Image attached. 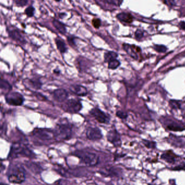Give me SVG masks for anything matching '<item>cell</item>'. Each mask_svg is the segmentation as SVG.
Wrapping results in <instances>:
<instances>
[{"label": "cell", "instance_id": "836d02e7", "mask_svg": "<svg viewBox=\"0 0 185 185\" xmlns=\"http://www.w3.org/2000/svg\"><path fill=\"white\" fill-rule=\"evenodd\" d=\"M135 35L136 39H138V40H140V39H142L143 36V33L142 30L138 29V30H136L135 33Z\"/></svg>", "mask_w": 185, "mask_h": 185}, {"label": "cell", "instance_id": "7a4b0ae2", "mask_svg": "<svg viewBox=\"0 0 185 185\" xmlns=\"http://www.w3.org/2000/svg\"><path fill=\"white\" fill-rule=\"evenodd\" d=\"M36 154L27 144L22 142H14L10 146V150L8 155V159L13 160L20 156L33 158Z\"/></svg>", "mask_w": 185, "mask_h": 185}, {"label": "cell", "instance_id": "cb8c5ba5", "mask_svg": "<svg viewBox=\"0 0 185 185\" xmlns=\"http://www.w3.org/2000/svg\"><path fill=\"white\" fill-rule=\"evenodd\" d=\"M36 11V8L33 6L31 5L28 7L25 10V13L28 18H32L34 15V12Z\"/></svg>", "mask_w": 185, "mask_h": 185}, {"label": "cell", "instance_id": "30bf717a", "mask_svg": "<svg viewBox=\"0 0 185 185\" xmlns=\"http://www.w3.org/2000/svg\"><path fill=\"white\" fill-rule=\"evenodd\" d=\"M86 136L89 140L95 141L101 140L103 135L101 129L98 127H89L87 129Z\"/></svg>", "mask_w": 185, "mask_h": 185}, {"label": "cell", "instance_id": "74e56055", "mask_svg": "<svg viewBox=\"0 0 185 185\" xmlns=\"http://www.w3.org/2000/svg\"><path fill=\"white\" fill-rule=\"evenodd\" d=\"M54 1H56V2H61L62 0H54Z\"/></svg>", "mask_w": 185, "mask_h": 185}, {"label": "cell", "instance_id": "484cf974", "mask_svg": "<svg viewBox=\"0 0 185 185\" xmlns=\"http://www.w3.org/2000/svg\"><path fill=\"white\" fill-rule=\"evenodd\" d=\"M15 4L19 7H24L27 5L29 0H13Z\"/></svg>", "mask_w": 185, "mask_h": 185}, {"label": "cell", "instance_id": "4316f807", "mask_svg": "<svg viewBox=\"0 0 185 185\" xmlns=\"http://www.w3.org/2000/svg\"><path fill=\"white\" fill-rule=\"evenodd\" d=\"M154 49L158 53H165L167 50V47L164 45H155L154 46Z\"/></svg>", "mask_w": 185, "mask_h": 185}, {"label": "cell", "instance_id": "d6986e66", "mask_svg": "<svg viewBox=\"0 0 185 185\" xmlns=\"http://www.w3.org/2000/svg\"><path fill=\"white\" fill-rule=\"evenodd\" d=\"M118 57V54L114 51H107L104 54V61L105 63H110Z\"/></svg>", "mask_w": 185, "mask_h": 185}, {"label": "cell", "instance_id": "d6a6232c", "mask_svg": "<svg viewBox=\"0 0 185 185\" xmlns=\"http://www.w3.org/2000/svg\"><path fill=\"white\" fill-rule=\"evenodd\" d=\"M34 95L36 96V97L37 98V99L41 100V101L48 100L47 97H46L45 96L42 95V94L40 93H37V92H34Z\"/></svg>", "mask_w": 185, "mask_h": 185}, {"label": "cell", "instance_id": "9c48e42d", "mask_svg": "<svg viewBox=\"0 0 185 185\" xmlns=\"http://www.w3.org/2000/svg\"><path fill=\"white\" fill-rule=\"evenodd\" d=\"M7 31L8 33L9 37L14 41L18 42L19 43L23 45H26L27 43V41L22 35L20 29L14 26H11L7 28Z\"/></svg>", "mask_w": 185, "mask_h": 185}, {"label": "cell", "instance_id": "3957f363", "mask_svg": "<svg viewBox=\"0 0 185 185\" xmlns=\"http://www.w3.org/2000/svg\"><path fill=\"white\" fill-rule=\"evenodd\" d=\"M73 155L78 158L80 161L87 167H94L99 162V157L93 152L86 150H77L74 151Z\"/></svg>", "mask_w": 185, "mask_h": 185}, {"label": "cell", "instance_id": "83f0119b", "mask_svg": "<svg viewBox=\"0 0 185 185\" xmlns=\"http://www.w3.org/2000/svg\"><path fill=\"white\" fill-rule=\"evenodd\" d=\"M92 24L96 29H99L102 25V21L100 19L95 18L92 20Z\"/></svg>", "mask_w": 185, "mask_h": 185}, {"label": "cell", "instance_id": "52a82bcc", "mask_svg": "<svg viewBox=\"0 0 185 185\" xmlns=\"http://www.w3.org/2000/svg\"><path fill=\"white\" fill-rule=\"evenodd\" d=\"M6 103L12 106H21L24 105L25 99L24 95L18 92H9L5 94Z\"/></svg>", "mask_w": 185, "mask_h": 185}, {"label": "cell", "instance_id": "5bb4252c", "mask_svg": "<svg viewBox=\"0 0 185 185\" xmlns=\"http://www.w3.org/2000/svg\"><path fill=\"white\" fill-rule=\"evenodd\" d=\"M52 24L55 29L62 35H65L67 33V28L66 25L58 19H54L52 21Z\"/></svg>", "mask_w": 185, "mask_h": 185}, {"label": "cell", "instance_id": "8d00e7d4", "mask_svg": "<svg viewBox=\"0 0 185 185\" xmlns=\"http://www.w3.org/2000/svg\"><path fill=\"white\" fill-rule=\"evenodd\" d=\"M66 15V14L65 13H61L59 14V18L61 19H63Z\"/></svg>", "mask_w": 185, "mask_h": 185}, {"label": "cell", "instance_id": "44dd1931", "mask_svg": "<svg viewBox=\"0 0 185 185\" xmlns=\"http://www.w3.org/2000/svg\"><path fill=\"white\" fill-rule=\"evenodd\" d=\"M1 90H7L10 92L12 90V87L7 81L1 79Z\"/></svg>", "mask_w": 185, "mask_h": 185}, {"label": "cell", "instance_id": "2e32d148", "mask_svg": "<svg viewBox=\"0 0 185 185\" xmlns=\"http://www.w3.org/2000/svg\"><path fill=\"white\" fill-rule=\"evenodd\" d=\"M55 43L58 50L59 51L60 53L62 54H64L65 53H67L68 48L65 42L63 40L59 38H55Z\"/></svg>", "mask_w": 185, "mask_h": 185}, {"label": "cell", "instance_id": "d590c367", "mask_svg": "<svg viewBox=\"0 0 185 185\" xmlns=\"http://www.w3.org/2000/svg\"><path fill=\"white\" fill-rule=\"evenodd\" d=\"M60 73L61 72H60V70L59 69V68H56L53 70V73L57 74V75H59L60 74Z\"/></svg>", "mask_w": 185, "mask_h": 185}, {"label": "cell", "instance_id": "f1b7e54d", "mask_svg": "<svg viewBox=\"0 0 185 185\" xmlns=\"http://www.w3.org/2000/svg\"><path fill=\"white\" fill-rule=\"evenodd\" d=\"M108 4H113L115 6H120L122 3L123 0H101Z\"/></svg>", "mask_w": 185, "mask_h": 185}, {"label": "cell", "instance_id": "ba28073f", "mask_svg": "<svg viewBox=\"0 0 185 185\" xmlns=\"http://www.w3.org/2000/svg\"><path fill=\"white\" fill-rule=\"evenodd\" d=\"M95 120L102 124H109L110 121V117L98 107H94L89 111Z\"/></svg>", "mask_w": 185, "mask_h": 185}, {"label": "cell", "instance_id": "277c9868", "mask_svg": "<svg viewBox=\"0 0 185 185\" xmlns=\"http://www.w3.org/2000/svg\"><path fill=\"white\" fill-rule=\"evenodd\" d=\"M7 178L10 183L20 184L26 180V174L24 168L19 164L10 166L7 172Z\"/></svg>", "mask_w": 185, "mask_h": 185}, {"label": "cell", "instance_id": "f35d334b", "mask_svg": "<svg viewBox=\"0 0 185 185\" xmlns=\"http://www.w3.org/2000/svg\"><path fill=\"white\" fill-rule=\"evenodd\" d=\"M22 27L24 28H26V26H25V24H22Z\"/></svg>", "mask_w": 185, "mask_h": 185}, {"label": "cell", "instance_id": "9a60e30c", "mask_svg": "<svg viewBox=\"0 0 185 185\" xmlns=\"http://www.w3.org/2000/svg\"><path fill=\"white\" fill-rule=\"evenodd\" d=\"M28 84L33 89L36 90H40L43 86V83L39 77H33L28 80Z\"/></svg>", "mask_w": 185, "mask_h": 185}, {"label": "cell", "instance_id": "f546056e", "mask_svg": "<svg viewBox=\"0 0 185 185\" xmlns=\"http://www.w3.org/2000/svg\"><path fill=\"white\" fill-rule=\"evenodd\" d=\"M143 144H144V146L148 148H155L156 147V144L155 142L149 141L146 140H143Z\"/></svg>", "mask_w": 185, "mask_h": 185}, {"label": "cell", "instance_id": "5b68a950", "mask_svg": "<svg viewBox=\"0 0 185 185\" xmlns=\"http://www.w3.org/2000/svg\"><path fill=\"white\" fill-rule=\"evenodd\" d=\"M83 107V104L81 100L76 99L67 100L61 105V108L64 111L72 114L79 113Z\"/></svg>", "mask_w": 185, "mask_h": 185}, {"label": "cell", "instance_id": "ffe728a7", "mask_svg": "<svg viewBox=\"0 0 185 185\" xmlns=\"http://www.w3.org/2000/svg\"><path fill=\"white\" fill-rule=\"evenodd\" d=\"M123 48L124 49V51H126V53L130 55V57L136 59V60L137 59V55L136 53H135V52L134 51L132 46L126 44V43H124L123 45Z\"/></svg>", "mask_w": 185, "mask_h": 185}, {"label": "cell", "instance_id": "4fadbf2b", "mask_svg": "<svg viewBox=\"0 0 185 185\" xmlns=\"http://www.w3.org/2000/svg\"><path fill=\"white\" fill-rule=\"evenodd\" d=\"M69 90L72 93L78 96H85L88 94L87 88L81 84H71L69 87Z\"/></svg>", "mask_w": 185, "mask_h": 185}, {"label": "cell", "instance_id": "1f68e13d", "mask_svg": "<svg viewBox=\"0 0 185 185\" xmlns=\"http://www.w3.org/2000/svg\"><path fill=\"white\" fill-rule=\"evenodd\" d=\"M116 115L117 117H118V118L121 119H126V117H128V115L126 112L123 111H118L116 113Z\"/></svg>", "mask_w": 185, "mask_h": 185}, {"label": "cell", "instance_id": "8992f818", "mask_svg": "<svg viewBox=\"0 0 185 185\" xmlns=\"http://www.w3.org/2000/svg\"><path fill=\"white\" fill-rule=\"evenodd\" d=\"M34 137L42 141H49L55 139L54 129L48 128H36L32 131Z\"/></svg>", "mask_w": 185, "mask_h": 185}, {"label": "cell", "instance_id": "e0dca14e", "mask_svg": "<svg viewBox=\"0 0 185 185\" xmlns=\"http://www.w3.org/2000/svg\"><path fill=\"white\" fill-rule=\"evenodd\" d=\"M161 158L168 163L173 164L175 162L176 155L172 151L169 150L162 154Z\"/></svg>", "mask_w": 185, "mask_h": 185}, {"label": "cell", "instance_id": "8fae6325", "mask_svg": "<svg viewBox=\"0 0 185 185\" xmlns=\"http://www.w3.org/2000/svg\"><path fill=\"white\" fill-rule=\"evenodd\" d=\"M106 139L108 142L116 147H120L122 144L120 134L116 129H112L106 134Z\"/></svg>", "mask_w": 185, "mask_h": 185}, {"label": "cell", "instance_id": "ac0fdd59", "mask_svg": "<svg viewBox=\"0 0 185 185\" xmlns=\"http://www.w3.org/2000/svg\"><path fill=\"white\" fill-rule=\"evenodd\" d=\"M116 18L120 21L123 22L126 24H130L133 21L132 16L128 13H121L117 15Z\"/></svg>", "mask_w": 185, "mask_h": 185}, {"label": "cell", "instance_id": "e575fe53", "mask_svg": "<svg viewBox=\"0 0 185 185\" xmlns=\"http://www.w3.org/2000/svg\"><path fill=\"white\" fill-rule=\"evenodd\" d=\"M180 28L181 29H183V30H185V21H181L180 22L179 24Z\"/></svg>", "mask_w": 185, "mask_h": 185}, {"label": "cell", "instance_id": "603a6c76", "mask_svg": "<svg viewBox=\"0 0 185 185\" xmlns=\"http://www.w3.org/2000/svg\"><path fill=\"white\" fill-rule=\"evenodd\" d=\"M120 61L117 59H116L108 63V68L111 70H115L117 68H118V67H120Z\"/></svg>", "mask_w": 185, "mask_h": 185}, {"label": "cell", "instance_id": "ab89813d", "mask_svg": "<svg viewBox=\"0 0 185 185\" xmlns=\"http://www.w3.org/2000/svg\"><path fill=\"white\" fill-rule=\"evenodd\" d=\"M1 185H8L7 184H6V183H1Z\"/></svg>", "mask_w": 185, "mask_h": 185}, {"label": "cell", "instance_id": "7c38bea8", "mask_svg": "<svg viewBox=\"0 0 185 185\" xmlns=\"http://www.w3.org/2000/svg\"><path fill=\"white\" fill-rule=\"evenodd\" d=\"M53 99L58 102H64L69 97V93L64 88H58L52 92Z\"/></svg>", "mask_w": 185, "mask_h": 185}, {"label": "cell", "instance_id": "6da1fadb", "mask_svg": "<svg viewBox=\"0 0 185 185\" xmlns=\"http://www.w3.org/2000/svg\"><path fill=\"white\" fill-rule=\"evenodd\" d=\"M75 125L67 119L61 120L55 125L54 128L55 140L57 141L69 140L73 137Z\"/></svg>", "mask_w": 185, "mask_h": 185}, {"label": "cell", "instance_id": "7402d4cb", "mask_svg": "<svg viewBox=\"0 0 185 185\" xmlns=\"http://www.w3.org/2000/svg\"><path fill=\"white\" fill-rule=\"evenodd\" d=\"M167 128L169 129L170 131H175V132H177V131H182L184 130V128H182V127L180 126V125L175 123H171L167 126Z\"/></svg>", "mask_w": 185, "mask_h": 185}, {"label": "cell", "instance_id": "d4e9b609", "mask_svg": "<svg viewBox=\"0 0 185 185\" xmlns=\"http://www.w3.org/2000/svg\"><path fill=\"white\" fill-rule=\"evenodd\" d=\"M77 39H78V37L75 36L74 35H69L67 37V41L69 45H70L71 47H76L77 45H76V40Z\"/></svg>", "mask_w": 185, "mask_h": 185}, {"label": "cell", "instance_id": "4dcf8cb0", "mask_svg": "<svg viewBox=\"0 0 185 185\" xmlns=\"http://www.w3.org/2000/svg\"><path fill=\"white\" fill-rule=\"evenodd\" d=\"M170 103V106L172 108L174 109H177V108H180V103L179 102L177 101H175V100H171L169 102Z\"/></svg>", "mask_w": 185, "mask_h": 185}]
</instances>
